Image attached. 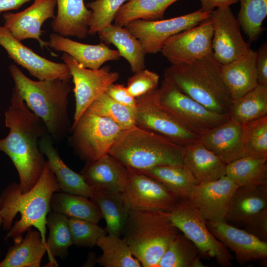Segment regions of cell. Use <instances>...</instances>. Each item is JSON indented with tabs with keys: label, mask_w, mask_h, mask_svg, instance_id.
<instances>
[{
	"label": "cell",
	"mask_w": 267,
	"mask_h": 267,
	"mask_svg": "<svg viewBox=\"0 0 267 267\" xmlns=\"http://www.w3.org/2000/svg\"><path fill=\"white\" fill-rule=\"evenodd\" d=\"M4 123L9 133L0 139V151L12 161L19 175L20 188L25 192L35 185L43 172L46 161L39 142L47 132L43 122L13 89Z\"/></svg>",
	"instance_id": "cell-1"
},
{
	"label": "cell",
	"mask_w": 267,
	"mask_h": 267,
	"mask_svg": "<svg viewBox=\"0 0 267 267\" xmlns=\"http://www.w3.org/2000/svg\"><path fill=\"white\" fill-rule=\"evenodd\" d=\"M60 188L55 175L46 161L43 172L35 185L22 192L19 183H11L0 196V216L5 230V239L22 237L36 227L46 244V218L53 194Z\"/></svg>",
	"instance_id": "cell-2"
},
{
	"label": "cell",
	"mask_w": 267,
	"mask_h": 267,
	"mask_svg": "<svg viewBox=\"0 0 267 267\" xmlns=\"http://www.w3.org/2000/svg\"><path fill=\"white\" fill-rule=\"evenodd\" d=\"M14 83L13 90L22 97L28 107L44 123L53 141L59 142L70 132L69 82L60 79L34 81L15 65L9 66Z\"/></svg>",
	"instance_id": "cell-3"
},
{
	"label": "cell",
	"mask_w": 267,
	"mask_h": 267,
	"mask_svg": "<svg viewBox=\"0 0 267 267\" xmlns=\"http://www.w3.org/2000/svg\"><path fill=\"white\" fill-rule=\"evenodd\" d=\"M213 53L190 63L171 64L164 79L210 110L229 117L232 100Z\"/></svg>",
	"instance_id": "cell-4"
},
{
	"label": "cell",
	"mask_w": 267,
	"mask_h": 267,
	"mask_svg": "<svg viewBox=\"0 0 267 267\" xmlns=\"http://www.w3.org/2000/svg\"><path fill=\"white\" fill-rule=\"evenodd\" d=\"M184 146L136 125L125 130L108 154L124 166L138 170L166 165H182Z\"/></svg>",
	"instance_id": "cell-5"
},
{
	"label": "cell",
	"mask_w": 267,
	"mask_h": 267,
	"mask_svg": "<svg viewBox=\"0 0 267 267\" xmlns=\"http://www.w3.org/2000/svg\"><path fill=\"white\" fill-rule=\"evenodd\" d=\"M179 232L166 212L131 210L122 235L142 267H157Z\"/></svg>",
	"instance_id": "cell-6"
},
{
	"label": "cell",
	"mask_w": 267,
	"mask_h": 267,
	"mask_svg": "<svg viewBox=\"0 0 267 267\" xmlns=\"http://www.w3.org/2000/svg\"><path fill=\"white\" fill-rule=\"evenodd\" d=\"M174 225L198 248L202 259H214L222 267L232 266L227 248L210 231L206 220L187 199L179 200L168 212Z\"/></svg>",
	"instance_id": "cell-7"
},
{
	"label": "cell",
	"mask_w": 267,
	"mask_h": 267,
	"mask_svg": "<svg viewBox=\"0 0 267 267\" xmlns=\"http://www.w3.org/2000/svg\"><path fill=\"white\" fill-rule=\"evenodd\" d=\"M159 105L185 128L200 135L229 117L210 110L165 79L156 89Z\"/></svg>",
	"instance_id": "cell-8"
},
{
	"label": "cell",
	"mask_w": 267,
	"mask_h": 267,
	"mask_svg": "<svg viewBox=\"0 0 267 267\" xmlns=\"http://www.w3.org/2000/svg\"><path fill=\"white\" fill-rule=\"evenodd\" d=\"M124 130L110 119L86 110L71 126L70 143L80 158L93 161L108 153Z\"/></svg>",
	"instance_id": "cell-9"
},
{
	"label": "cell",
	"mask_w": 267,
	"mask_h": 267,
	"mask_svg": "<svg viewBox=\"0 0 267 267\" xmlns=\"http://www.w3.org/2000/svg\"><path fill=\"white\" fill-rule=\"evenodd\" d=\"M211 13L200 9L183 15L157 20L137 19L126 27L139 41L146 54L160 52L167 40L181 31L194 27L208 19Z\"/></svg>",
	"instance_id": "cell-10"
},
{
	"label": "cell",
	"mask_w": 267,
	"mask_h": 267,
	"mask_svg": "<svg viewBox=\"0 0 267 267\" xmlns=\"http://www.w3.org/2000/svg\"><path fill=\"white\" fill-rule=\"evenodd\" d=\"M157 88L136 98L135 125L182 146L199 140V135L185 128L159 105L156 98Z\"/></svg>",
	"instance_id": "cell-11"
},
{
	"label": "cell",
	"mask_w": 267,
	"mask_h": 267,
	"mask_svg": "<svg viewBox=\"0 0 267 267\" xmlns=\"http://www.w3.org/2000/svg\"><path fill=\"white\" fill-rule=\"evenodd\" d=\"M61 59L68 66L74 84L75 110L73 125L89 105L119 79V74L111 71L109 66L96 70L84 68L66 53H63Z\"/></svg>",
	"instance_id": "cell-12"
},
{
	"label": "cell",
	"mask_w": 267,
	"mask_h": 267,
	"mask_svg": "<svg viewBox=\"0 0 267 267\" xmlns=\"http://www.w3.org/2000/svg\"><path fill=\"white\" fill-rule=\"evenodd\" d=\"M122 192L131 210L169 212L179 200L162 183L141 171L126 167Z\"/></svg>",
	"instance_id": "cell-13"
},
{
	"label": "cell",
	"mask_w": 267,
	"mask_h": 267,
	"mask_svg": "<svg viewBox=\"0 0 267 267\" xmlns=\"http://www.w3.org/2000/svg\"><path fill=\"white\" fill-rule=\"evenodd\" d=\"M210 19L213 29V55L220 64H228L248 52L249 44L243 38L239 22L230 7L214 10Z\"/></svg>",
	"instance_id": "cell-14"
},
{
	"label": "cell",
	"mask_w": 267,
	"mask_h": 267,
	"mask_svg": "<svg viewBox=\"0 0 267 267\" xmlns=\"http://www.w3.org/2000/svg\"><path fill=\"white\" fill-rule=\"evenodd\" d=\"M213 29L210 17L170 38L161 50L171 64L192 62L213 53Z\"/></svg>",
	"instance_id": "cell-15"
},
{
	"label": "cell",
	"mask_w": 267,
	"mask_h": 267,
	"mask_svg": "<svg viewBox=\"0 0 267 267\" xmlns=\"http://www.w3.org/2000/svg\"><path fill=\"white\" fill-rule=\"evenodd\" d=\"M0 45L15 63L39 80L60 79L69 82L72 79L66 63L53 62L39 55L16 40L3 26H0Z\"/></svg>",
	"instance_id": "cell-16"
},
{
	"label": "cell",
	"mask_w": 267,
	"mask_h": 267,
	"mask_svg": "<svg viewBox=\"0 0 267 267\" xmlns=\"http://www.w3.org/2000/svg\"><path fill=\"white\" fill-rule=\"evenodd\" d=\"M238 187L224 176L215 180L196 184L187 199L206 221L225 222L231 197Z\"/></svg>",
	"instance_id": "cell-17"
},
{
	"label": "cell",
	"mask_w": 267,
	"mask_h": 267,
	"mask_svg": "<svg viewBox=\"0 0 267 267\" xmlns=\"http://www.w3.org/2000/svg\"><path fill=\"white\" fill-rule=\"evenodd\" d=\"M206 223L212 234L234 252L239 264L259 261L267 265V242L226 222L207 221Z\"/></svg>",
	"instance_id": "cell-18"
},
{
	"label": "cell",
	"mask_w": 267,
	"mask_h": 267,
	"mask_svg": "<svg viewBox=\"0 0 267 267\" xmlns=\"http://www.w3.org/2000/svg\"><path fill=\"white\" fill-rule=\"evenodd\" d=\"M56 0H34L28 8L17 12L3 14V26L17 40H37L41 47H47L48 42L42 40L41 28L49 18H54Z\"/></svg>",
	"instance_id": "cell-19"
},
{
	"label": "cell",
	"mask_w": 267,
	"mask_h": 267,
	"mask_svg": "<svg viewBox=\"0 0 267 267\" xmlns=\"http://www.w3.org/2000/svg\"><path fill=\"white\" fill-rule=\"evenodd\" d=\"M200 140L226 164L245 156L242 124L230 118L201 134Z\"/></svg>",
	"instance_id": "cell-20"
},
{
	"label": "cell",
	"mask_w": 267,
	"mask_h": 267,
	"mask_svg": "<svg viewBox=\"0 0 267 267\" xmlns=\"http://www.w3.org/2000/svg\"><path fill=\"white\" fill-rule=\"evenodd\" d=\"M81 174L94 191L100 192H122L127 178L126 167L108 153L86 162Z\"/></svg>",
	"instance_id": "cell-21"
},
{
	"label": "cell",
	"mask_w": 267,
	"mask_h": 267,
	"mask_svg": "<svg viewBox=\"0 0 267 267\" xmlns=\"http://www.w3.org/2000/svg\"><path fill=\"white\" fill-rule=\"evenodd\" d=\"M47 42L48 46L68 54L86 68L98 69L106 62L117 60L121 57L117 50L109 48L103 42L97 44H87L52 33Z\"/></svg>",
	"instance_id": "cell-22"
},
{
	"label": "cell",
	"mask_w": 267,
	"mask_h": 267,
	"mask_svg": "<svg viewBox=\"0 0 267 267\" xmlns=\"http://www.w3.org/2000/svg\"><path fill=\"white\" fill-rule=\"evenodd\" d=\"M267 208V184L238 187L229 204L225 222L242 228L252 219Z\"/></svg>",
	"instance_id": "cell-23"
},
{
	"label": "cell",
	"mask_w": 267,
	"mask_h": 267,
	"mask_svg": "<svg viewBox=\"0 0 267 267\" xmlns=\"http://www.w3.org/2000/svg\"><path fill=\"white\" fill-rule=\"evenodd\" d=\"M39 147L47 158L48 165L55 176L60 190L90 198L94 191L83 176L71 169L63 161L53 146V141L47 133L40 139Z\"/></svg>",
	"instance_id": "cell-24"
},
{
	"label": "cell",
	"mask_w": 267,
	"mask_h": 267,
	"mask_svg": "<svg viewBox=\"0 0 267 267\" xmlns=\"http://www.w3.org/2000/svg\"><path fill=\"white\" fill-rule=\"evenodd\" d=\"M84 0H56L57 12L51 23L55 33L80 39L88 37L91 11L85 5Z\"/></svg>",
	"instance_id": "cell-25"
},
{
	"label": "cell",
	"mask_w": 267,
	"mask_h": 267,
	"mask_svg": "<svg viewBox=\"0 0 267 267\" xmlns=\"http://www.w3.org/2000/svg\"><path fill=\"white\" fill-rule=\"evenodd\" d=\"M182 164L199 183L215 180L226 175V164L200 140L184 146Z\"/></svg>",
	"instance_id": "cell-26"
},
{
	"label": "cell",
	"mask_w": 267,
	"mask_h": 267,
	"mask_svg": "<svg viewBox=\"0 0 267 267\" xmlns=\"http://www.w3.org/2000/svg\"><path fill=\"white\" fill-rule=\"evenodd\" d=\"M256 59V51L250 48L241 57L222 65V77L232 102L258 85Z\"/></svg>",
	"instance_id": "cell-27"
},
{
	"label": "cell",
	"mask_w": 267,
	"mask_h": 267,
	"mask_svg": "<svg viewBox=\"0 0 267 267\" xmlns=\"http://www.w3.org/2000/svg\"><path fill=\"white\" fill-rule=\"evenodd\" d=\"M97 34L101 42L117 48L120 56L128 62L134 73L145 69V53L139 41L126 27L112 23Z\"/></svg>",
	"instance_id": "cell-28"
},
{
	"label": "cell",
	"mask_w": 267,
	"mask_h": 267,
	"mask_svg": "<svg viewBox=\"0 0 267 267\" xmlns=\"http://www.w3.org/2000/svg\"><path fill=\"white\" fill-rule=\"evenodd\" d=\"M45 252L46 244L40 232L30 229L24 238H14V244L0 262V267H39Z\"/></svg>",
	"instance_id": "cell-29"
},
{
	"label": "cell",
	"mask_w": 267,
	"mask_h": 267,
	"mask_svg": "<svg viewBox=\"0 0 267 267\" xmlns=\"http://www.w3.org/2000/svg\"><path fill=\"white\" fill-rule=\"evenodd\" d=\"M99 207L109 234L121 237L131 208L122 192L94 191L90 198Z\"/></svg>",
	"instance_id": "cell-30"
},
{
	"label": "cell",
	"mask_w": 267,
	"mask_h": 267,
	"mask_svg": "<svg viewBox=\"0 0 267 267\" xmlns=\"http://www.w3.org/2000/svg\"><path fill=\"white\" fill-rule=\"evenodd\" d=\"M156 179L179 200L186 199L198 182L183 165H166L139 170Z\"/></svg>",
	"instance_id": "cell-31"
},
{
	"label": "cell",
	"mask_w": 267,
	"mask_h": 267,
	"mask_svg": "<svg viewBox=\"0 0 267 267\" xmlns=\"http://www.w3.org/2000/svg\"><path fill=\"white\" fill-rule=\"evenodd\" d=\"M238 187L267 184V158L244 156L227 164L226 175Z\"/></svg>",
	"instance_id": "cell-32"
},
{
	"label": "cell",
	"mask_w": 267,
	"mask_h": 267,
	"mask_svg": "<svg viewBox=\"0 0 267 267\" xmlns=\"http://www.w3.org/2000/svg\"><path fill=\"white\" fill-rule=\"evenodd\" d=\"M53 211L68 218L82 219L98 223L102 218L98 206L84 196L66 192H55L51 200Z\"/></svg>",
	"instance_id": "cell-33"
},
{
	"label": "cell",
	"mask_w": 267,
	"mask_h": 267,
	"mask_svg": "<svg viewBox=\"0 0 267 267\" xmlns=\"http://www.w3.org/2000/svg\"><path fill=\"white\" fill-rule=\"evenodd\" d=\"M178 0H130L117 12L114 24L125 27L135 20H157L162 19L167 8Z\"/></svg>",
	"instance_id": "cell-34"
},
{
	"label": "cell",
	"mask_w": 267,
	"mask_h": 267,
	"mask_svg": "<svg viewBox=\"0 0 267 267\" xmlns=\"http://www.w3.org/2000/svg\"><path fill=\"white\" fill-rule=\"evenodd\" d=\"M200 251L180 231L168 245L157 267H205Z\"/></svg>",
	"instance_id": "cell-35"
},
{
	"label": "cell",
	"mask_w": 267,
	"mask_h": 267,
	"mask_svg": "<svg viewBox=\"0 0 267 267\" xmlns=\"http://www.w3.org/2000/svg\"><path fill=\"white\" fill-rule=\"evenodd\" d=\"M96 245L102 252L96 259L99 265L104 267H142L127 242L121 237L106 234L98 239Z\"/></svg>",
	"instance_id": "cell-36"
},
{
	"label": "cell",
	"mask_w": 267,
	"mask_h": 267,
	"mask_svg": "<svg viewBox=\"0 0 267 267\" xmlns=\"http://www.w3.org/2000/svg\"><path fill=\"white\" fill-rule=\"evenodd\" d=\"M267 115V86L258 84L232 102L229 118L243 124Z\"/></svg>",
	"instance_id": "cell-37"
},
{
	"label": "cell",
	"mask_w": 267,
	"mask_h": 267,
	"mask_svg": "<svg viewBox=\"0 0 267 267\" xmlns=\"http://www.w3.org/2000/svg\"><path fill=\"white\" fill-rule=\"evenodd\" d=\"M68 220L66 216L54 211L46 218V225L49 230L46 240L47 252L49 264L52 266H58L54 257L65 258L69 247L73 244Z\"/></svg>",
	"instance_id": "cell-38"
},
{
	"label": "cell",
	"mask_w": 267,
	"mask_h": 267,
	"mask_svg": "<svg viewBox=\"0 0 267 267\" xmlns=\"http://www.w3.org/2000/svg\"><path fill=\"white\" fill-rule=\"evenodd\" d=\"M87 110L92 114L110 119L124 130L135 125L136 108L119 103L106 93L94 100Z\"/></svg>",
	"instance_id": "cell-39"
},
{
	"label": "cell",
	"mask_w": 267,
	"mask_h": 267,
	"mask_svg": "<svg viewBox=\"0 0 267 267\" xmlns=\"http://www.w3.org/2000/svg\"><path fill=\"white\" fill-rule=\"evenodd\" d=\"M240 8L237 19L250 42L256 41L262 31L267 15V0H238Z\"/></svg>",
	"instance_id": "cell-40"
},
{
	"label": "cell",
	"mask_w": 267,
	"mask_h": 267,
	"mask_svg": "<svg viewBox=\"0 0 267 267\" xmlns=\"http://www.w3.org/2000/svg\"><path fill=\"white\" fill-rule=\"evenodd\" d=\"M245 156L267 158V115L242 124Z\"/></svg>",
	"instance_id": "cell-41"
},
{
	"label": "cell",
	"mask_w": 267,
	"mask_h": 267,
	"mask_svg": "<svg viewBox=\"0 0 267 267\" xmlns=\"http://www.w3.org/2000/svg\"><path fill=\"white\" fill-rule=\"evenodd\" d=\"M129 0H95L88 3L86 6L91 11L89 35H95L112 24L118 11Z\"/></svg>",
	"instance_id": "cell-42"
},
{
	"label": "cell",
	"mask_w": 267,
	"mask_h": 267,
	"mask_svg": "<svg viewBox=\"0 0 267 267\" xmlns=\"http://www.w3.org/2000/svg\"><path fill=\"white\" fill-rule=\"evenodd\" d=\"M68 222L73 243L77 246L92 247L106 234L97 223L74 218H69Z\"/></svg>",
	"instance_id": "cell-43"
},
{
	"label": "cell",
	"mask_w": 267,
	"mask_h": 267,
	"mask_svg": "<svg viewBox=\"0 0 267 267\" xmlns=\"http://www.w3.org/2000/svg\"><path fill=\"white\" fill-rule=\"evenodd\" d=\"M159 76L155 72L144 69L129 78L127 88L135 98L159 87Z\"/></svg>",
	"instance_id": "cell-44"
},
{
	"label": "cell",
	"mask_w": 267,
	"mask_h": 267,
	"mask_svg": "<svg viewBox=\"0 0 267 267\" xmlns=\"http://www.w3.org/2000/svg\"><path fill=\"white\" fill-rule=\"evenodd\" d=\"M242 229L267 242V208L252 219Z\"/></svg>",
	"instance_id": "cell-45"
},
{
	"label": "cell",
	"mask_w": 267,
	"mask_h": 267,
	"mask_svg": "<svg viewBox=\"0 0 267 267\" xmlns=\"http://www.w3.org/2000/svg\"><path fill=\"white\" fill-rule=\"evenodd\" d=\"M105 93L119 103L136 108V98L124 85L113 83L109 87Z\"/></svg>",
	"instance_id": "cell-46"
},
{
	"label": "cell",
	"mask_w": 267,
	"mask_h": 267,
	"mask_svg": "<svg viewBox=\"0 0 267 267\" xmlns=\"http://www.w3.org/2000/svg\"><path fill=\"white\" fill-rule=\"evenodd\" d=\"M256 70L258 84L267 86V44L261 45L256 51Z\"/></svg>",
	"instance_id": "cell-47"
},
{
	"label": "cell",
	"mask_w": 267,
	"mask_h": 267,
	"mask_svg": "<svg viewBox=\"0 0 267 267\" xmlns=\"http://www.w3.org/2000/svg\"><path fill=\"white\" fill-rule=\"evenodd\" d=\"M202 11L211 13L216 8L230 7L238 2V0H199Z\"/></svg>",
	"instance_id": "cell-48"
},
{
	"label": "cell",
	"mask_w": 267,
	"mask_h": 267,
	"mask_svg": "<svg viewBox=\"0 0 267 267\" xmlns=\"http://www.w3.org/2000/svg\"><path fill=\"white\" fill-rule=\"evenodd\" d=\"M34 0H0V13L3 11L15 10L24 4Z\"/></svg>",
	"instance_id": "cell-49"
},
{
	"label": "cell",
	"mask_w": 267,
	"mask_h": 267,
	"mask_svg": "<svg viewBox=\"0 0 267 267\" xmlns=\"http://www.w3.org/2000/svg\"><path fill=\"white\" fill-rule=\"evenodd\" d=\"M2 224V218H1V217L0 216V225Z\"/></svg>",
	"instance_id": "cell-50"
},
{
	"label": "cell",
	"mask_w": 267,
	"mask_h": 267,
	"mask_svg": "<svg viewBox=\"0 0 267 267\" xmlns=\"http://www.w3.org/2000/svg\"></svg>",
	"instance_id": "cell-51"
}]
</instances>
